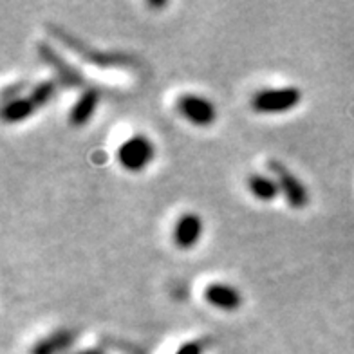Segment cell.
<instances>
[{"label":"cell","instance_id":"obj_10","mask_svg":"<svg viewBox=\"0 0 354 354\" xmlns=\"http://www.w3.org/2000/svg\"><path fill=\"white\" fill-rule=\"evenodd\" d=\"M75 331H71V329H58V331L51 333L49 336H44L42 340H38L31 347L29 354H58L62 351L69 349L71 345L75 344Z\"/></svg>","mask_w":354,"mask_h":354},{"label":"cell","instance_id":"obj_1","mask_svg":"<svg viewBox=\"0 0 354 354\" xmlns=\"http://www.w3.org/2000/svg\"><path fill=\"white\" fill-rule=\"evenodd\" d=\"M49 33L60 40L67 49H71L73 53H76L78 56H82V60L93 64V66L98 67H131L134 64L132 56L125 55V53H107V51H98V49H93L88 47L87 44L80 42L78 38L73 37V35L66 33L62 28H56V26H49Z\"/></svg>","mask_w":354,"mask_h":354},{"label":"cell","instance_id":"obj_16","mask_svg":"<svg viewBox=\"0 0 354 354\" xmlns=\"http://www.w3.org/2000/svg\"><path fill=\"white\" fill-rule=\"evenodd\" d=\"M75 354H105V351L102 347H91V349H84V351H78Z\"/></svg>","mask_w":354,"mask_h":354},{"label":"cell","instance_id":"obj_17","mask_svg":"<svg viewBox=\"0 0 354 354\" xmlns=\"http://www.w3.org/2000/svg\"><path fill=\"white\" fill-rule=\"evenodd\" d=\"M149 6L150 8H156V10H158V8H165V2H149Z\"/></svg>","mask_w":354,"mask_h":354},{"label":"cell","instance_id":"obj_2","mask_svg":"<svg viewBox=\"0 0 354 354\" xmlns=\"http://www.w3.org/2000/svg\"><path fill=\"white\" fill-rule=\"evenodd\" d=\"M302 91L295 85L279 88H262L253 94L252 109L259 114H284L299 107Z\"/></svg>","mask_w":354,"mask_h":354},{"label":"cell","instance_id":"obj_5","mask_svg":"<svg viewBox=\"0 0 354 354\" xmlns=\"http://www.w3.org/2000/svg\"><path fill=\"white\" fill-rule=\"evenodd\" d=\"M37 53L38 56H40V60H42L46 66L51 67V71L56 75V78H58V84H62L64 87H69V88L85 87L87 82H85L84 75L80 73V69H76L73 64H69V62H67L60 53L56 51L51 44L38 42Z\"/></svg>","mask_w":354,"mask_h":354},{"label":"cell","instance_id":"obj_12","mask_svg":"<svg viewBox=\"0 0 354 354\" xmlns=\"http://www.w3.org/2000/svg\"><path fill=\"white\" fill-rule=\"evenodd\" d=\"M38 111V107L35 105V102L31 100V96H20V98H15L11 102L4 103V109H2V120L6 123H20L26 122L29 118L33 116L35 112Z\"/></svg>","mask_w":354,"mask_h":354},{"label":"cell","instance_id":"obj_6","mask_svg":"<svg viewBox=\"0 0 354 354\" xmlns=\"http://www.w3.org/2000/svg\"><path fill=\"white\" fill-rule=\"evenodd\" d=\"M176 109L183 120L194 127H210L217 120V109L206 96L185 93L176 100Z\"/></svg>","mask_w":354,"mask_h":354},{"label":"cell","instance_id":"obj_3","mask_svg":"<svg viewBox=\"0 0 354 354\" xmlns=\"http://www.w3.org/2000/svg\"><path fill=\"white\" fill-rule=\"evenodd\" d=\"M156 158V147L149 136L134 134L120 145L116 159L120 167L127 172H141L149 167Z\"/></svg>","mask_w":354,"mask_h":354},{"label":"cell","instance_id":"obj_14","mask_svg":"<svg viewBox=\"0 0 354 354\" xmlns=\"http://www.w3.org/2000/svg\"><path fill=\"white\" fill-rule=\"evenodd\" d=\"M176 354H205V342L192 340L185 344L176 351Z\"/></svg>","mask_w":354,"mask_h":354},{"label":"cell","instance_id":"obj_7","mask_svg":"<svg viewBox=\"0 0 354 354\" xmlns=\"http://www.w3.org/2000/svg\"><path fill=\"white\" fill-rule=\"evenodd\" d=\"M203 232H205V223L201 219V215L196 212H187L177 219L174 226V244L179 250H192L201 241Z\"/></svg>","mask_w":354,"mask_h":354},{"label":"cell","instance_id":"obj_15","mask_svg":"<svg viewBox=\"0 0 354 354\" xmlns=\"http://www.w3.org/2000/svg\"><path fill=\"white\" fill-rule=\"evenodd\" d=\"M24 87H26V84L24 82H19V84H15V85H8V87H4V103L11 102V100L15 98H20V93L24 91Z\"/></svg>","mask_w":354,"mask_h":354},{"label":"cell","instance_id":"obj_9","mask_svg":"<svg viewBox=\"0 0 354 354\" xmlns=\"http://www.w3.org/2000/svg\"><path fill=\"white\" fill-rule=\"evenodd\" d=\"M100 103V91L96 87H87L82 91L80 98L71 107L69 111V123L76 129L85 127L91 120H93L94 112L98 109Z\"/></svg>","mask_w":354,"mask_h":354},{"label":"cell","instance_id":"obj_11","mask_svg":"<svg viewBox=\"0 0 354 354\" xmlns=\"http://www.w3.org/2000/svg\"><path fill=\"white\" fill-rule=\"evenodd\" d=\"M248 190L261 203H271L282 194L275 177L264 176V174H252L248 177Z\"/></svg>","mask_w":354,"mask_h":354},{"label":"cell","instance_id":"obj_4","mask_svg":"<svg viewBox=\"0 0 354 354\" xmlns=\"http://www.w3.org/2000/svg\"><path fill=\"white\" fill-rule=\"evenodd\" d=\"M268 168H270V172L273 174V177L279 183L280 192H282L289 208L304 210L309 205V192L306 185L279 159H270Z\"/></svg>","mask_w":354,"mask_h":354},{"label":"cell","instance_id":"obj_13","mask_svg":"<svg viewBox=\"0 0 354 354\" xmlns=\"http://www.w3.org/2000/svg\"><path fill=\"white\" fill-rule=\"evenodd\" d=\"M56 91H58V84L55 80H46V82H40L38 85H35L29 96H31V100H33L38 109H42L51 103V100L56 96Z\"/></svg>","mask_w":354,"mask_h":354},{"label":"cell","instance_id":"obj_8","mask_svg":"<svg viewBox=\"0 0 354 354\" xmlns=\"http://www.w3.org/2000/svg\"><path fill=\"white\" fill-rule=\"evenodd\" d=\"M203 297L212 308L226 313L237 311L243 306V295L239 293V289L224 282H212L206 286Z\"/></svg>","mask_w":354,"mask_h":354}]
</instances>
